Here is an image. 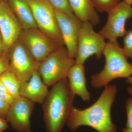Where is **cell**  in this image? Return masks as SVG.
Masks as SVG:
<instances>
[{"label":"cell","mask_w":132,"mask_h":132,"mask_svg":"<svg viewBox=\"0 0 132 132\" xmlns=\"http://www.w3.org/2000/svg\"></svg>","instance_id":"33"},{"label":"cell","mask_w":132,"mask_h":132,"mask_svg":"<svg viewBox=\"0 0 132 132\" xmlns=\"http://www.w3.org/2000/svg\"><path fill=\"white\" fill-rule=\"evenodd\" d=\"M97 12L108 13L122 0H92Z\"/></svg>","instance_id":"18"},{"label":"cell","mask_w":132,"mask_h":132,"mask_svg":"<svg viewBox=\"0 0 132 132\" xmlns=\"http://www.w3.org/2000/svg\"><path fill=\"white\" fill-rule=\"evenodd\" d=\"M122 48L127 57L132 59V30L127 31L124 36Z\"/></svg>","instance_id":"20"},{"label":"cell","mask_w":132,"mask_h":132,"mask_svg":"<svg viewBox=\"0 0 132 132\" xmlns=\"http://www.w3.org/2000/svg\"><path fill=\"white\" fill-rule=\"evenodd\" d=\"M10 105L0 98V117L6 119Z\"/></svg>","instance_id":"24"},{"label":"cell","mask_w":132,"mask_h":132,"mask_svg":"<svg viewBox=\"0 0 132 132\" xmlns=\"http://www.w3.org/2000/svg\"><path fill=\"white\" fill-rule=\"evenodd\" d=\"M19 39L39 62L61 47L38 28L22 29Z\"/></svg>","instance_id":"9"},{"label":"cell","mask_w":132,"mask_h":132,"mask_svg":"<svg viewBox=\"0 0 132 132\" xmlns=\"http://www.w3.org/2000/svg\"><path fill=\"white\" fill-rule=\"evenodd\" d=\"M107 13L106 23L98 33L108 41H117L127 32L126 24L132 17V6L123 0Z\"/></svg>","instance_id":"8"},{"label":"cell","mask_w":132,"mask_h":132,"mask_svg":"<svg viewBox=\"0 0 132 132\" xmlns=\"http://www.w3.org/2000/svg\"><path fill=\"white\" fill-rule=\"evenodd\" d=\"M105 64L102 70L91 76V84L94 88L105 87L112 81L128 78L132 74V67L118 41H108L103 52Z\"/></svg>","instance_id":"3"},{"label":"cell","mask_w":132,"mask_h":132,"mask_svg":"<svg viewBox=\"0 0 132 132\" xmlns=\"http://www.w3.org/2000/svg\"><path fill=\"white\" fill-rule=\"evenodd\" d=\"M69 85L75 95L80 97L82 101H88L91 95L86 87L85 68L83 64H76L72 67L67 76Z\"/></svg>","instance_id":"14"},{"label":"cell","mask_w":132,"mask_h":132,"mask_svg":"<svg viewBox=\"0 0 132 132\" xmlns=\"http://www.w3.org/2000/svg\"><path fill=\"white\" fill-rule=\"evenodd\" d=\"M75 96L67 78L53 86L42 104L46 132H62L73 107Z\"/></svg>","instance_id":"2"},{"label":"cell","mask_w":132,"mask_h":132,"mask_svg":"<svg viewBox=\"0 0 132 132\" xmlns=\"http://www.w3.org/2000/svg\"><path fill=\"white\" fill-rule=\"evenodd\" d=\"M0 80L14 99L20 95V82L14 74L9 70L0 76Z\"/></svg>","instance_id":"17"},{"label":"cell","mask_w":132,"mask_h":132,"mask_svg":"<svg viewBox=\"0 0 132 132\" xmlns=\"http://www.w3.org/2000/svg\"><path fill=\"white\" fill-rule=\"evenodd\" d=\"M48 87L43 81L38 69L28 80L21 84L20 95L34 104H42L49 92Z\"/></svg>","instance_id":"13"},{"label":"cell","mask_w":132,"mask_h":132,"mask_svg":"<svg viewBox=\"0 0 132 132\" xmlns=\"http://www.w3.org/2000/svg\"><path fill=\"white\" fill-rule=\"evenodd\" d=\"M126 109L127 113L126 128L132 130V96L126 101Z\"/></svg>","instance_id":"21"},{"label":"cell","mask_w":132,"mask_h":132,"mask_svg":"<svg viewBox=\"0 0 132 132\" xmlns=\"http://www.w3.org/2000/svg\"><path fill=\"white\" fill-rule=\"evenodd\" d=\"M9 53H5L0 55V76L9 69Z\"/></svg>","instance_id":"23"},{"label":"cell","mask_w":132,"mask_h":132,"mask_svg":"<svg viewBox=\"0 0 132 132\" xmlns=\"http://www.w3.org/2000/svg\"><path fill=\"white\" fill-rule=\"evenodd\" d=\"M123 132H132V130L126 127L123 129Z\"/></svg>","instance_id":"28"},{"label":"cell","mask_w":132,"mask_h":132,"mask_svg":"<svg viewBox=\"0 0 132 132\" xmlns=\"http://www.w3.org/2000/svg\"><path fill=\"white\" fill-rule=\"evenodd\" d=\"M9 54V69L16 76L20 85L28 80L34 72L38 69L40 62L36 60L19 39L11 47Z\"/></svg>","instance_id":"7"},{"label":"cell","mask_w":132,"mask_h":132,"mask_svg":"<svg viewBox=\"0 0 132 132\" xmlns=\"http://www.w3.org/2000/svg\"><path fill=\"white\" fill-rule=\"evenodd\" d=\"M127 90L128 92L132 96V87H129L128 88Z\"/></svg>","instance_id":"29"},{"label":"cell","mask_w":132,"mask_h":132,"mask_svg":"<svg viewBox=\"0 0 132 132\" xmlns=\"http://www.w3.org/2000/svg\"><path fill=\"white\" fill-rule=\"evenodd\" d=\"M23 28L6 1L0 2V33L6 52L9 53Z\"/></svg>","instance_id":"12"},{"label":"cell","mask_w":132,"mask_h":132,"mask_svg":"<svg viewBox=\"0 0 132 132\" xmlns=\"http://www.w3.org/2000/svg\"><path fill=\"white\" fill-rule=\"evenodd\" d=\"M93 26L88 22H82L78 38L75 64L84 65L91 56L95 55L99 59L103 55L106 42L98 32L95 31Z\"/></svg>","instance_id":"6"},{"label":"cell","mask_w":132,"mask_h":132,"mask_svg":"<svg viewBox=\"0 0 132 132\" xmlns=\"http://www.w3.org/2000/svg\"><path fill=\"white\" fill-rule=\"evenodd\" d=\"M34 103L22 96L14 99L10 105L6 120L18 132H31V116Z\"/></svg>","instance_id":"11"},{"label":"cell","mask_w":132,"mask_h":132,"mask_svg":"<svg viewBox=\"0 0 132 132\" xmlns=\"http://www.w3.org/2000/svg\"><path fill=\"white\" fill-rule=\"evenodd\" d=\"M38 28L59 47L64 46L55 10L47 0H27Z\"/></svg>","instance_id":"5"},{"label":"cell","mask_w":132,"mask_h":132,"mask_svg":"<svg viewBox=\"0 0 132 132\" xmlns=\"http://www.w3.org/2000/svg\"><path fill=\"white\" fill-rule=\"evenodd\" d=\"M55 13L64 46L69 55L75 59L82 22L74 14H67L56 10Z\"/></svg>","instance_id":"10"},{"label":"cell","mask_w":132,"mask_h":132,"mask_svg":"<svg viewBox=\"0 0 132 132\" xmlns=\"http://www.w3.org/2000/svg\"><path fill=\"white\" fill-rule=\"evenodd\" d=\"M68 1L73 14L82 22H88L94 26L100 23V16L92 0Z\"/></svg>","instance_id":"15"},{"label":"cell","mask_w":132,"mask_h":132,"mask_svg":"<svg viewBox=\"0 0 132 132\" xmlns=\"http://www.w3.org/2000/svg\"><path fill=\"white\" fill-rule=\"evenodd\" d=\"M125 2H126L129 5H132V0H123Z\"/></svg>","instance_id":"30"},{"label":"cell","mask_w":132,"mask_h":132,"mask_svg":"<svg viewBox=\"0 0 132 132\" xmlns=\"http://www.w3.org/2000/svg\"><path fill=\"white\" fill-rule=\"evenodd\" d=\"M23 29L38 28L27 0H5Z\"/></svg>","instance_id":"16"},{"label":"cell","mask_w":132,"mask_h":132,"mask_svg":"<svg viewBox=\"0 0 132 132\" xmlns=\"http://www.w3.org/2000/svg\"><path fill=\"white\" fill-rule=\"evenodd\" d=\"M55 10L68 14H73L68 0H47Z\"/></svg>","instance_id":"19"},{"label":"cell","mask_w":132,"mask_h":132,"mask_svg":"<svg viewBox=\"0 0 132 132\" xmlns=\"http://www.w3.org/2000/svg\"><path fill=\"white\" fill-rule=\"evenodd\" d=\"M117 93L116 86L108 85L91 106L83 109L73 106L66 124L69 130L74 132L86 126L98 132H117L116 126L112 121L111 111Z\"/></svg>","instance_id":"1"},{"label":"cell","mask_w":132,"mask_h":132,"mask_svg":"<svg viewBox=\"0 0 132 132\" xmlns=\"http://www.w3.org/2000/svg\"><path fill=\"white\" fill-rule=\"evenodd\" d=\"M75 64V59L69 55L64 46L57 48L40 62L38 71L45 84L52 86L67 78L70 69Z\"/></svg>","instance_id":"4"},{"label":"cell","mask_w":132,"mask_h":132,"mask_svg":"<svg viewBox=\"0 0 132 132\" xmlns=\"http://www.w3.org/2000/svg\"><path fill=\"white\" fill-rule=\"evenodd\" d=\"M0 98L10 105L12 104L14 99L11 96L5 86L0 80Z\"/></svg>","instance_id":"22"},{"label":"cell","mask_w":132,"mask_h":132,"mask_svg":"<svg viewBox=\"0 0 132 132\" xmlns=\"http://www.w3.org/2000/svg\"><path fill=\"white\" fill-rule=\"evenodd\" d=\"M131 65L132 67V62H131Z\"/></svg>","instance_id":"32"},{"label":"cell","mask_w":132,"mask_h":132,"mask_svg":"<svg viewBox=\"0 0 132 132\" xmlns=\"http://www.w3.org/2000/svg\"><path fill=\"white\" fill-rule=\"evenodd\" d=\"M8 123L6 119L0 117V132H3L8 128Z\"/></svg>","instance_id":"25"},{"label":"cell","mask_w":132,"mask_h":132,"mask_svg":"<svg viewBox=\"0 0 132 132\" xmlns=\"http://www.w3.org/2000/svg\"><path fill=\"white\" fill-rule=\"evenodd\" d=\"M5 1V0H0V2L2 1Z\"/></svg>","instance_id":"31"},{"label":"cell","mask_w":132,"mask_h":132,"mask_svg":"<svg viewBox=\"0 0 132 132\" xmlns=\"http://www.w3.org/2000/svg\"><path fill=\"white\" fill-rule=\"evenodd\" d=\"M126 82L131 85L132 87V74L127 79Z\"/></svg>","instance_id":"27"},{"label":"cell","mask_w":132,"mask_h":132,"mask_svg":"<svg viewBox=\"0 0 132 132\" xmlns=\"http://www.w3.org/2000/svg\"><path fill=\"white\" fill-rule=\"evenodd\" d=\"M5 53H8L6 52L4 42L0 33V55L5 54Z\"/></svg>","instance_id":"26"}]
</instances>
